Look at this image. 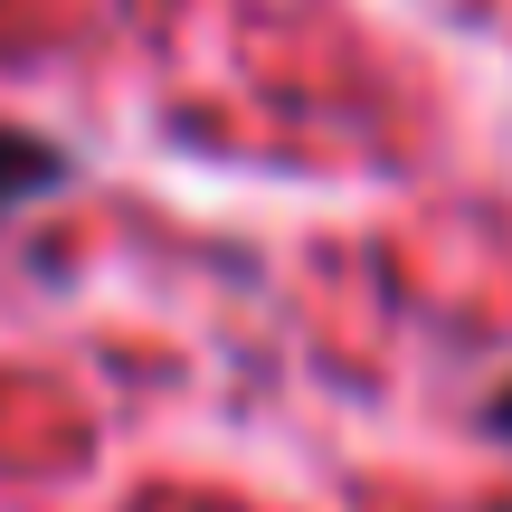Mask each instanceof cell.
<instances>
[{"label": "cell", "mask_w": 512, "mask_h": 512, "mask_svg": "<svg viewBox=\"0 0 512 512\" xmlns=\"http://www.w3.org/2000/svg\"><path fill=\"white\" fill-rule=\"evenodd\" d=\"M67 181H76L67 143H48V133H29V124H0V219H10V209L57 200Z\"/></svg>", "instance_id": "obj_1"}, {"label": "cell", "mask_w": 512, "mask_h": 512, "mask_svg": "<svg viewBox=\"0 0 512 512\" xmlns=\"http://www.w3.org/2000/svg\"><path fill=\"white\" fill-rule=\"evenodd\" d=\"M475 427H484V437H494V446H512V380H494V389H484Z\"/></svg>", "instance_id": "obj_2"}]
</instances>
